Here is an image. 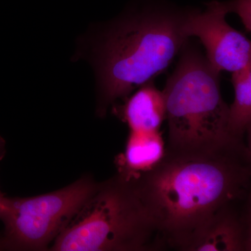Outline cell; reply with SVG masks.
Wrapping results in <instances>:
<instances>
[{"label": "cell", "mask_w": 251, "mask_h": 251, "mask_svg": "<svg viewBox=\"0 0 251 251\" xmlns=\"http://www.w3.org/2000/svg\"><path fill=\"white\" fill-rule=\"evenodd\" d=\"M130 178L153 216L166 249L185 251L225 206L251 197V150L234 138L201 150L166 148L152 169Z\"/></svg>", "instance_id": "obj_1"}, {"label": "cell", "mask_w": 251, "mask_h": 251, "mask_svg": "<svg viewBox=\"0 0 251 251\" xmlns=\"http://www.w3.org/2000/svg\"><path fill=\"white\" fill-rule=\"evenodd\" d=\"M192 9L138 0L90 34L84 58L95 74L99 117L166 72L190 39L184 26Z\"/></svg>", "instance_id": "obj_2"}, {"label": "cell", "mask_w": 251, "mask_h": 251, "mask_svg": "<svg viewBox=\"0 0 251 251\" xmlns=\"http://www.w3.org/2000/svg\"><path fill=\"white\" fill-rule=\"evenodd\" d=\"M57 251H158V226L132 178L117 173L99 182L78 214L56 238Z\"/></svg>", "instance_id": "obj_3"}, {"label": "cell", "mask_w": 251, "mask_h": 251, "mask_svg": "<svg viewBox=\"0 0 251 251\" xmlns=\"http://www.w3.org/2000/svg\"><path fill=\"white\" fill-rule=\"evenodd\" d=\"M189 40L163 91L169 128L166 148L174 151L207 148L233 138L228 133L229 106L221 94L220 73Z\"/></svg>", "instance_id": "obj_4"}, {"label": "cell", "mask_w": 251, "mask_h": 251, "mask_svg": "<svg viewBox=\"0 0 251 251\" xmlns=\"http://www.w3.org/2000/svg\"><path fill=\"white\" fill-rule=\"evenodd\" d=\"M90 175L53 192L5 198L0 250L44 251L78 214L98 187Z\"/></svg>", "instance_id": "obj_5"}, {"label": "cell", "mask_w": 251, "mask_h": 251, "mask_svg": "<svg viewBox=\"0 0 251 251\" xmlns=\"http://www.w3.org/2000/svg\"><path fill=\"white\" fill-rule=\"evenodd\" d=\"M225 1L206 3V9H192L184 29L188 37H197L206 58L217 72L234 73L251 63V44L247 36L227 23Z\"/></svg>", "instance_id": "obj_6"}, {"label": "cell", "mask_w": 251, "mask_h": 251, "mask_svg": "<svg viewBox=\"0 0 251 251\" xmlns=\"http://www.w3.org/2000/svg\"><path fill=\"white\" fill-rule=\"evenodd\" d=\"M251 197L238 200L215 214L185 251H251Z\"/></svg>", "instance_id": "obj_7"}, {"label": "cell", "mask_w": 251, "mask_h": 251, "mask_svg": "<svg viewBox=\"0 0 251 251\" xmlns=\"http://www.w3.org/2000/svg\"><path fill=\"white\" fill-rule=\"evenodd\" d=\"M133 131H159L166 120V99L153 80L142 85L122 105L114 108Z\"/></svg>", "instance_id": "obj_8"}, {"label": "cell", "mask_w": 251, "mask_h": 251, "mask_svg": "<svg viewBox=\"0 0 251 251\" xmlns=\"http://www.w3.org/2000/svg\"><path fill=\"white\" fill-rule=\"evenodd\" d=\"M166 146L161 132L130 130L125 152L116 157L117 173L135 177L152 169L164 156Z\"/></svg>", "instance_id": "obj_9"}, {"label": "cell", "mask_w": 251, "mask_h": 251, "mask_svg": "<svg viewBox=\"0 0 251 251\" xmlns=\"http://www.w3.org/2000/svg\"><path fill=\"white\" fill-rule=\"evenodd\" d=\"M234 90L233 103L229 107L228 133L235 139L244 141L251 126V63L232 73Z\"/></svg>", "instance_id": "obj_10"}, {"label": "cell", "mask_w": 251, "mask_h": 251, "mask_svg": "<svg viewBox=\"0 0 251 251\" xmlns=\"http://www.w3.org/2000/svg\"><path fill=\"white\" fill-rule=\"evenodd\" d=\"M228 13H234L242 20L247 31L251 29V0H230L225 1Z\"/></svg>", "instance_id": "obj_11"}, {"label": "cell", "mask_w": 251, "mask_h": 251, "mask_svg": "<svg viewBox=\"0 0 251 251\" xmlns=\"http://www.w3.org/2000/svg\"><path fill=\"white\" fill-rule=\"evenodd\" d=\"M6 152V142H5L2 137L0 136V161H1L2 158H4ZM5 198L6 197L0 191V215L2 212L3 208H4Z\"/></svg>", "instance_id": "obj_12"}]
</instances>
